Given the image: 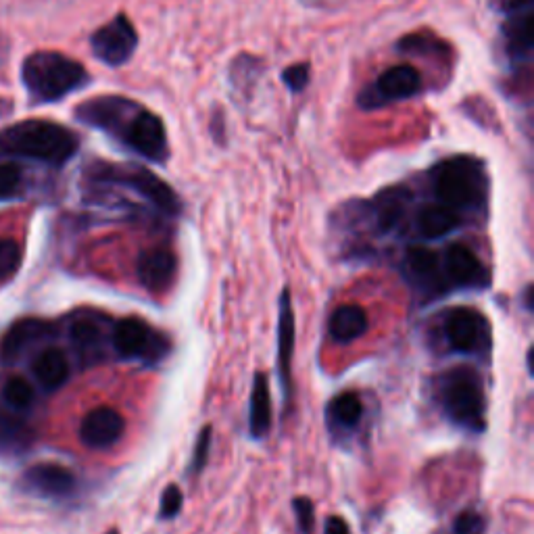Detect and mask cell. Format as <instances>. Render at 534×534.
I'll list each match as a JSON object with an SVG mask.
<instances>
[{"instance_id": "cell-23", "label": "cell", "mask_w": 534, "mask_h": 534, "mask_svg": "<svg viewBox=\"0 0 534 534\" xmlns=\"http://www.w3.org/2000/svg\"><path fill=\"white\" fill-rule=\"evenodd\" d=\"M403 199V190H386L384 194H380V199L376 201V222L382 232L393 230L401 222L405 207Z\"/></svg>"}, {"instance_id": "cell-28", "label": "cell", "mask_w": 534, "mask_h": 534, "mask_svg": "<svg viewBox=\"0 0 534 534\" xmlns=\"http://www.w3.org/2000/svg\"><path fill=\"white\" fill-rule=\"evenodd\" d=\"M436 263H439V257L432 249L426 247H409L407 249V265L409 270L416 276H430L436 270Z\"/></svg>"}, {"instance_id": "cell-30", "label": "cell", "mask_w": 534, "mask_h": 534, "mask_svg": "<svg viewBox=\"0 0 534 534\" xmlns=\"http://www.w3.org/2000/svg\"><path fill=\"white\" fill-rule=\"evenodd\" d=\"M182 503H184L182 491L176 487V484H169V487L163 491V497H161V507H159L161 520L176 518L182 509Z\"/></svg>"}, {"instance_id": "cell-24", "label": "cell", "mask_w": 534, "mask_h": 534, "mask_svg": "<svg viewBox=\"0 0 534 534\" xmlns=\"http://www.w3.org/2000/svg\"><path fill=\"white\" fill-rule=\"evenodd\" d=\"M3 399L13 411H26L34 403V388L26 378L13 376L3 386Z\"/></svg>"}, {"instance_id": "cell-17", "label": "cell", "mask_w": 534, "mask_h": 534, "mask_svg": "<svg viewBox=\"0 0 534 534\" xmlns=\"http://www.w3.org/2000/svg\"><path fill=\"white\" fill-rule=\"evenodd\" d=\"M44 334H48V324L40 320H21L13 324L0 341V359L5 363L17 361L19 355Z\"/></svg>"}, {"instance_id": "cell-14", "label": "cell", "mask_w": 534, "mask_h": 534, "mask_svg": "<svg viewBox=\"0 0 534 534\" xmlns=\"http://www.w3.org/2000/svg\"><path fill=\"white\" fill-rule=\"evenodd\" d=\"M178 270L176 255L167 249H151L144 251L138 257L136 274L140 284L151 290V293H161L172 284Z\"/></svg>"}, {"instance_id": "cell-21", "label": "cell", "mask_w": 534, "mask_h": 534, "mask_svg": "<svg viewBox=\"0 0 534 534\" xmlns=\"http://www.w3.org/2000/svg\"><path fill=\"white\" fill-rule=\"evenodd\" d=\"M459 226V217L453 209L445 205H428L418 215L420 234L428 240L443 238Z\"/></svg>"}, {"instance_id": "cell-26", "label": "cell", "mask_w": 534, "mask_h": 534, "mask_svg": "<svg viewBox=\"0 0 534 534\" xmlns=\"http://www.w3.org/2000/svg\"><path fill=\"white\" fill-rule=\"evenodd\" d=\"M69 338L80 353H92L101 345V328L90 320H80L71 326Z\"/></svg>"}, {"instance_id": "cell-32", "label": "cell", "mask_w": 534, "mask_h": 534, "mask_svg": "<svg viewBox=\"0 0 534 534\" xmlns=\"http://www.w3.org/2000/svg\"><path fill=\"white\" fill-rule=\"evenodd\" d=\"M284 84L293 90V92H301L307 88L309 84V65L307 63H297V65H290L284 74H282Z\"/></svg>"}, {"instance_id": "cell-13", "label": "cell", "mask_w": 534, "mask_h": 534, "mask_svg": "<svg viewBox=\"0 0 534 534\" xmlns=\"http://www.w3.org/2000/svg\"><path fill=\"white\" fill-rule=\"evenodd\" d=\"M532 0H514L507 9V23L503 26L509 53L518 59L532 55Z\"/></svg>"}, {"instance_id": "cell-6", "label": "cell", "mask_w": 534, "mask_h": 534, "mask_svg": "<svg viewBox=\"0 0 534 534\" xmlns=\"http://www.w3.org/2000/svg\"><path fill=\"white\" fill-rule=\"evenodd\" d=\"M441 399L451 422L470 430L484 428V397L480 380L474 372H453L443 386Z\"/></svg>"}, {"instance_id": "cell-22", "label": "cell", "mask_w": 534, "mask_h": 534, "mask_svg": "<svg viewBox=\"0 0 534 534\" xmlns=\"http://www.w3.org/2000/svg\"><path fill=\"white\" fill-rule=\"evenodd\" d=\"M32 441V432L9 411L0 409V453L23 451Z\"/></svg>"}, {"instance_id": "cell-27", "label": "cell", "mask_w": 534, "mask_h": 534, "mask_svg": "<svg viewBox=\"0 0 534 534\" xmlns=\"http://www.w3.org/2000/svg\"><path fill=\"white\" fill-rule=\"evenodd\" d=\"M21 265V247L11 238L0 240V280H11Z\"/></svg>"}, {"instance_id": "cell-12", "label": "cell", "mask_w": 534, "mask_h": 534, "mask_svg": "<svg viewBox=\"0 0 534 534\" xmlns=\"http://www.w3.org/2000/svg\"><path fill=\"white\" fill-rule=\"evenodd\" d=\"M295 338H297V326H295L293 301H290V290L284 288L280 295V318H278V370L286 397H290V391H293Z\"/></svg>"}, {"instance_id": "cell-5", "label": "cell", "mask_w": 534, "mask_h": 534, "mask_svg": "<svg viewBox=\"0 0 534 534\" xmlns=\"http://www.w3.org/2000/svg\"><path fill=\"white\" fill-rule=\"evenodd\" d=\"M92 178L103 184L126 186L163 213H180V199L172 186H167L159 176L140 165H96Z\"/></svg>"}, {"instance_id": "cell-9", "label": "cell", "mask_w": 534, "mask_h": 534, "mask_svg": "<svg viewBox=\"0 0 534 534\" xmlns=\"http://www.w3.org/2000/svg\"><path fill=\"white\" fill-rule=\"evenodd\" d=\"M113 345L121 357L157 361L167 353V341L149 324L138 318H126L117 322L113 332Z\"/></svg>"}, {"instance_id": "cell-18", "label": "cell", "mask_w": 534, "mask_h": 534, "mask_svg": "<svg viewBox=\"0 0 534 534\" xmlns=\"http://www.w3.org/2000/svg\"><path fill=\"white\" fill-rule=\"evenodd\" d=\"M249 430L251 436L261 441L263 436L272 430V397H270V382L263 372H257L253 380L251 391V414H249Z\"/></svg>"}, {"instance_id": "cell-19", "label": "cell", "mask_w": 534, "mask_h": 534, "mask_svg": "<svg viewBox=\"0 0 534 534\" xmlns=\"http://www.w3.org/2000/svg\"><path fill=\"white\" fill-rule=\"evenodd\" d=\"M330 336L336 343H353L368 332V315L359 305H341L330 315Z\"/></svg>"}, {"instance_id": "cell-15", "label": "cell", "mask_w": 534, "mask_h": 534, "mask_svg": "<svg viewBox=\"0 0 534 534\" xmlns=\"http://www.w3.org/2000/svg\"><path fill=\"white\" fill-rule=\"evenodd\" d=\"M28 487L44 497H65L76 489V476L59 464H36L23 474Z\"/></svg>"}, {"instance_id": "cell-25", "label": "cell", "mask_w": 534, "mask_h": 534, "mask_svg": "<svg viewBox=\"0 0 534 534\" xmlns=\"http://www.w3.org/2000/svg\"><path fill=\"white\" fill-rule=\"evenodd\" d=\"M332 416L345 428L355 426L363 416V403L355 393H343L332 401Z\"/></svg>"}, {"instance_id": "cell-29", "label": "cell", "mask_w": 534, "mask_h": 534, "mask_svg": "<svg viewBox=\"0 0 534 534\" xmlns=\"http://www.w3.org/2000/svg\"><path fill=\"white\" fill-rule=\"evenodd\" d=\"M23 182V172L15 163H0V201H7L19 192Z\"/></svg>"}, {"instance_id": "cell-1", "label": "cell", "mask_w": 534, "mask_h": 534, "mask_svg": "<svg viewBox=\"0 0 534 534\" xmlns=\"http://www.w3.org/2000/svg\"><path fill=\"white\" fill-rule=\"evenodd\" d=\"M76 117L82 124L117 138L126 149L144 159L165 163L169 157L167 132L161 117L130 99L99 96L82 103L76 109Z\"/></svg>"}, {"instance_id": "cell-4", "label": "cell", "mask_w": 534, "mask_h": 534, "mask_svg": "<svg viewBox=\"0 0 534 534\" xmlns=\"http://www.w3.org/2000/svg\"><path fill=\"white\" fill-rule=\"evenodd\" d=\"M434 192L441 205L457 211L484 199V167L472 157H455L436 167Z\"/></svg>"}, {"instance_id": "cell-20", "label": "cell", "mask_w": 534, "mask_h": 534, "mask_svg": "<svg viewBox=\"0 0 534 534\" xmlns=\"http://www.w3.org/2000/svg\"><path fill=\"white\" fill-rule=\"evenodd\" d=\"M34 376L46 391H59L69 378V361L61 349H44L34 359Z\"/></svg>"}, {"instance_id": "cell-2", "label": "cell", "mask_w": 534, "mask_h": 534, "mask_svg": "<svg viewBox=\"0 0 534 534\" xmlns=\"http://www.w3.org/2000/svg\"><path fill=\"white\" fill-rule=\"evenodd\" d=\"M80 138L55 121L28 119L0 132V161L26 159L61 167L76 157Z\"/></svg>"}, {"instance_id": "cell-11", "label": "cell", "mask_w": 534, "mask_h": 534, "mask_svg": "<svg viewBox=\"0 0 534 534\" xmlns=\"http://www.w3.org/2000/svg\"><path fill=\"white\" fill-rule=\"evenodd\" d=\"M126 430V420L113 407H96L84 416L80 424V439L90 449L113 447Z\"/></svg>"}, {"instance_id": "cell-31", "label": "cell", "mask_w": 534, "mask_h": 534, "mask_svg": "<svg viewBox=\"0 0 534 534\" xmlns=\"http://www.w3.org/2000/svg\"><path fill=\"white\" fill-rule=\"evenodd\" d=\"M211 426H205L199 432V439H197V447H194L192 453V464H190V474H199L203 472L205 464H207V457H209V449H211Z\"/></svg>"}, {"instance_id": "cell-34", "label": "cell", "mask_w": 534, "mask_h": 534, "mask_svg": "<svg viewBox=\"0 0 534 534\" xmlns=\"http://www.w3.org/2000/svg\"><path fill=\"white\" fill-rule=\"evenodd\" d=\"M478 524H480L478 516L466 512V514H461V516L455 520V532H457V534H472V532L478 528Z\"/></svg>"}, {"instance_id": "cell-33", "label": "cell", "mask_w": 534, "mask_h": 534, "mask_svg": "<svg viewBox=\"0 0 534 534\" xmlns=\"http://www.w3.org/2000/svg\"><path fill=\"white\" fill-rule=\"evenodd\" d=\"M293 507H295V516H297L301 532L309 534L313 530V522H315V518H313V503L307 497H299V499H295Z\"/></svg>"}, {"instance_id": "cell-8", "label": "cell", "mask_w": 534, "mask_h": 534, "mask_svg": "<svg viewBox=\"0 0 534 534\" xmlns=\"http://www.w3.org/2000/svg\"><path fill=\"white\" fill-rule=\"evenodd\" d=\"M422 88V78L416 67L411 65H395L386 69L384 74L372 84L370 90L359 96V105L366 109H376L395 101H405L416 96Z\"/></svg>"}, {"instance_id": "cell-16", "label": "cell", "mask_w": 534, "mask_h": 534, "mask_svg": "<svg viewBox=\"0 0 534 534\" xmlns=\"http://www.w3.org/2000/svg\"><path fill=\"white\" fill-rule=\"evenodd\" d=\"M445 267L449 278L464 288L484 286V267L480 259L464 245H451L445 253Z\"/></svg>"}, {"instance_id": "cell-35", "label": "cell", "mask_w": 534, "mask_h": 534, "mask_svg": "<svg viewBox=\"0 0 534 534\" xmlns=\"http://www.w3.org/2000/svg\"><path fill=\"white\" fill-rule=\"evenodd\" d=\"M324 534H351L347 522L341 516H330L326 520V530Z\"/></svg>"}, {"instance_id": "cell-7", "label": "cell", "mask_w": 534, "mask_h": 534, "mask_svg": "<svg viewBox=\"0 0 534 534\" xmlns=\"http://www.w3.org/2000/svg\"><path fill=\"white\" fill-rule=\"evenodd\" d=\"M90 46L94 57L101 63L109 67H121L132 59L138 46V34L126 15H117L107 26L92 34Z\"/></svg>"}, {"instance_id": "cell-36", "label": "cell", "mask_w": 534, "mask_h": 534, "mask_svg": "<svg viewBox=\"0 0 534 534\" xmlns=\"http://www.w3.org/2000/svg\"><path fill=\"white\" fill-rule=\"evenodd\" d=\"M524 303H526V311H532V288L528 286L526 293H524Z\"/></svg>"}, {"instance_id": "cell-3", "label": "cell", "mask_w": 534, "mask_h": 534, "mask_svg": "<svg viewBox=\"0 0 534 534\" xmlns=\"http://www.w3.org/2000/svg\"><path fill=\"white\" fill-rule=\"evenodd\" d=\"M21 80L30 101L46 105L82 90L90 82V74L82 63L63 53L38 51L23 61Z\"/></svg>"}, {"instance_id": "cell-37", "label": "cell", "mask_w": 534, "mask_h": 534, "mask_svg": "<svg viewBox=\"0 0 534 534\" xmlns=\"http://www.w3.org/2000/svg\"><path fill=\"white\" fill-rule=\"evenodd\" d=\"M107 534H119V532H117V530H109Z\"/></svg>"}, {"instance_id": "cell-10", "label": "cell", "mask_w": 534, "mask_h": 534, "mask_svg": "<svg viewBox=\"0 0 534 534\" xmlns=\"http://www.w3.org/2000/svg\"><path fill=\"white\" fill-rule=\"evenodd\" d=\"M445 334L459 353H476L489 341V322L472 307H457L447 315Z\"/></svg>"}]
</instances>
